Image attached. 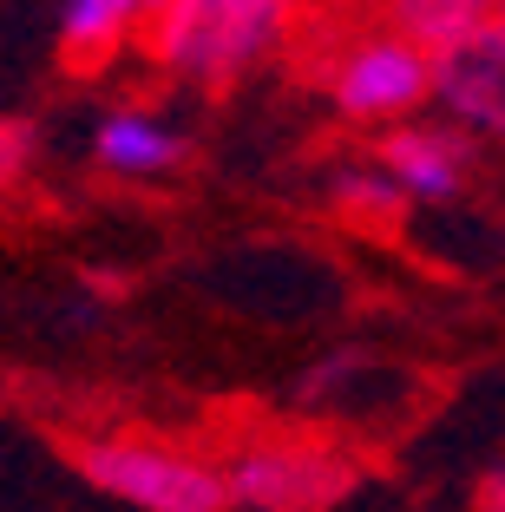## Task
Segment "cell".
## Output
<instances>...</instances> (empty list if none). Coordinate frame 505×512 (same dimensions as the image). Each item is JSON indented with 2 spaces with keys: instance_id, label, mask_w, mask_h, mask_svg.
<instances>
[{
  "instance_id": "obj_1",
  "label": "cell",
  "mask_w": 505,
  "mask_h": 512,
  "mask_svg": "<svg viewBox=\"0 0 505 512\" xmlns=\"http://www.w3.org/2000/svg\"><path fill=\"white\" fill-rule=\"evenodd\" d=\"M289 27V0H178L151 20V53L164 73L191 86H230L276 53Z\"/></svg>"
},
{
  "instance_id": "obj_2",
  "label": "cell",
  "mask_w": 505,
  "mask_h": 512,
  "mask_svg": "<svg viewBox=\"0 0 505 512\" xmlns=\"http://www.w3.org/2000/svg\"><path fill=\"white\" fill-rule=\"evenodd\" d=\"M73 467L92 493L138 506V512H230L237 506L223 460H197V453L171 447V440L99 434L73 447Z\"/></svg>"
},
{
  "instance_id": "obj_3",
  "label": "cell",
  "mask_w": 505,
  "mask_h": 512,
  "mask_svg": "<svg viewBox=\"0 0 505 512\" xmlns=\"http://www.w3.org/2000/svg\"><path fill=\"white\" fill-rule=\"evenodd\" d=\"M328 99L348 125H407L420 106H433V53L414 46L407 33L394 27H374L355 33V40L335 53L328 66Z\"/></svg>"
},
{
  "instance_id": "obj_4",
  "label": "cell",
  "mask_w": 505,
  "mask_h": 512,
  "mask_svg": "<svg viewBox=\"0 0 505 512\" xmlns=\"http://www.w3.org/2000/svg\"><path fill=\"white\" fill-rule=\"evenodd\" d=\"M223 473H230V499H237L243 512H328L361 480V467L342 447L289 440V434L237 447L223 460Z\"/></svg>"
},
{
  "instance_id": "obj_5",
  "label": "cell",
  "mask_w": 505,
  "mask_h": 512,
  "mask_svg": "<svg viewBox=\"0 0 505 512\" xmlns=\"http://www.w3.org/2000/svg\"><path fill=\"white\" fill-rule=\"evenodd\" d=\"M433 112L466 138H505V33L433 53Z\"/></svg>"
},
{
  "instance_id": "obj_6",
  "label": "cell",
  "mask_w": 505,
  "mask_h": 512,
  "mask_svg": "<svg viewBox=\"0 0 505 512\" xmlns=\"http://www.w3.org/2000/svg\"><path fill=\"white\" fill-rule=\"evenodd\" d=\"M374 158L407 191V204H453L466 191V178H473V145L446 119H407L394 132H381Z\"/></svg>"
},
{
  "instance_id": "obj_7",
  "label": "cell",
  "mask_w": 505,
  "mask_h": 512,
  "mask_svg": "<svg viewBox=\"0 0 505 512\" xmlns=\"http://www.w3.org/2000/svg\"><path fill=\"white\" fill-rule=\"evenodd\" d=\"M191 158V138L178 125L164 119V112H145V106H119L105 112L92 125V165L112 171V178H171V171Z\"/></svg>"
},
{
  "instance_id": "obj_8",
  "label": "cell",
  "mask_w": 505,
  "mask_h": 512,
  "mask_svg": "<svg viewBox=\"0 0 505 512\" xmlns=\"http://www.w3.org/2000/svg\"><path fill=\"white\" fill-rule=\"evenodd\" d=\"M387 27L427 53H453L499 27V0H387Z\"/></svg>"
},
{
  "instance_id": "obj_9",
  "label": "cell",
  "mask_w": 505,
  "mask_h": 512,
  "mask_svg": "<svg viewBox=\"0 0 505 512\" xmlns=\"http://www.w3.org/2000/svg\"><path fill=\"white\" fill-rule=\"evenodd\" d=\"M138 27H151V0H66L60 7V46L66 60H105Z\"/></svg>"
},
{
  "instance_id": "obj_10",
  "label": "cell",
  "mask_w": 505,
  "mask_h": 512,
  "mask_svg": "<svg viewBox=\"0 0 505 512\" xmlns=\"http://www.w3.org/2000/svg\"><path fill=\"white\" fill-rule=\"evenodd\" d=\"M328 197H335L342 211H355V217H401L407 211V191L387 178L381 158H374V165H342L335 178H328Z\"/></svg>"
},
{
  "instance_id": "obj_11",
  "label": "cell",
  "mask_w": 505,
  "mask_h": 512,
  "mask_svg": "<svg viewBox=\"0 0 505 512\" xmlns=\"http://www.w3.org/2000/svg\"><path fill=\"white\" fill-rule=\"evenodd\" d=\"M33 151H40V132H33V119H0V191L14 178H27Z\"/></svg>"
},
{
  "instance_id": "obj_12",
  "label": "cell",
  "mask_w": 505,
  "mask_h": 512,
  "mask_svg": "<svg viewBox=\"0 0 505 512\" xmlns=\"http://www.w3.org/2000/svg\"><path fill=\"white\" fill-rule=\"evenodd\" d=\"M473 506H479V512H505V453L492 460L486 473H479V486H473Z\"/></svg>"
},
{
  "instance_id": "obj_13",
  "label": "cell",
  "mask_w": 505,
  "mask_h": 512,
  "mask_svg": "<svg viewBox=\"0 0 505 512\" xmlns=\"http://www.w3.org/2000/svg\"><path fill=\"white\" fill-rule=\"evenodd\" d=\"M164 7H178V0H151V20H158V14H164Z\"/></svg>"
},
{
  "instance_id": "obj_14",
  "label": "cell",
  "mask_w": 505,
  "mask_h": 512,
  "mask_svg": "<svg viewBox=\"0 0 505 512\" xmlns=\"http://www.w3.org/2000/svg\"><path fill=\"white\" fill-rule=\"evenodd\" d=\"M499 33H505V0H499Z\"/></svg>"
}]
</instances>
